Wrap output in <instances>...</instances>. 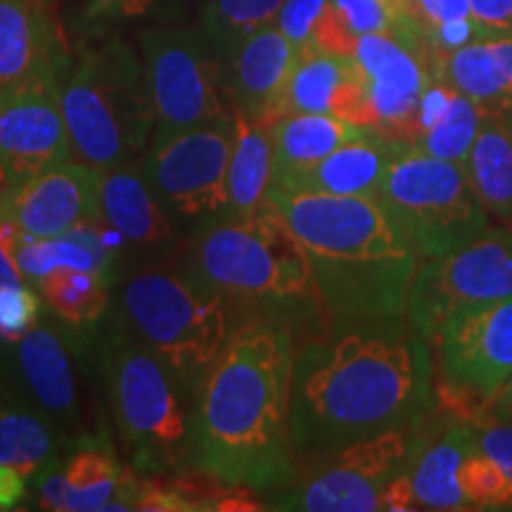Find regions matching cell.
Listing matches in <instances>:
<instances>
[{
	"mask_svg": "<svg viewBox=\"0 0 512 512\" xmlns=\"http://www.w3.org/2000/svg\"><path fill=\"white\" fill-rule=\"evenodd\" d=\"M432 347L448 394L465 403L498 399L512 382V299L458 313Z\"/></svg>",
	"mask_w": 512,
	"mask_h": 512,
	"instance_id": "14",
	"label": "cell"
},
{
	"mask_svg": "<svg viewBox=\"0 0 512 512\" xmlns=\"http://www.w3.org/2000/svg\"><path fill=\"white\" fill-rule=\"evenodd\" d=\"M380 510H389V512L418 510V501H415L413 482H411V475H408V470L399 472L392 482L384 486L382 498H380Z\"/></svg>",
	"mask_w": 512,
	"mask_h": 512,
	"instance_id": "41",
	"label": "cell"
},
{
	"mask_svg": "<svg viewBox=\"0 0 512 512\" xmlns=\"http://www.w3.org/2000/svg\"><path fill=\"white\" fill-rule=\"evenodd\" d=\"M192 273L228 302L294 309L318 297L309 254L273 204L228 216L207 230L192 254Z\"/></svg>",
	"mask_w": 512,
	"mask_h": 512,
	"instance_id": "5",
	"label": "cell"
},
{
	"mask_svg": "<svg viewBox=\"0 0 512 512\" xmlns=\"http://www.w3.org/2000/svg\"><path fill=\"white\" fill-rule=\"evenodd\" d=\"M53 64V36L41 0H0V86H15Z\"/></svg>",
	"mask_w": 512,
	"mask_h": 512,
	"instance_id": "27",
	"label": "cell"
},
{
	"mask_svg": "<svg viewBox=\"0 0 512 512\" xmlns=\"http://www.w3.org/2000/svg\"><path fill=\"white\" fill-rule=\"evenodd\" d=\"M266 202L290 223L316 275L323 311L339 328L406 318L420 254L370 197L271 185Z\"/></svg>",
	"mask_w": 512,
	"mask_h": 512,
	"instance_id": "3",
	"label": "cell"
},
{
	"mask_svg": "<svg viewBox=\"0 0 512 512\" xmlns=\"http://www.w3.org/2000/svg\"><path fill=\"white\" fill-rule=\"evenodd\" d=\"M83 228L57 238H27L22 235L17 245V266L27 280H43L60 268L72 271H100L110 268V254L93 235L81 238Z\"/></svg>",
	"mask_w": 512,
	"mask_h": 512,
	"instance_id": "30",
	"label": "cell"
},
{
	"mask_svg": "<svg viewBox=\"0 0 512 512\" xmlns=\"http://www.w3.org/2000/svg\"><path fill=\"white\" fill-rule=\"evenodd\" d=\"M401 145V140L387 138L377 131H366L361 138L339 145L318 164L297 171V174L275 178L271 185L285 190L377 200L382 178Z\"/></svg>",
	"mask_w": 512,
	"mask_h": 512,
	"instance_id": "21",
	"label": "cell"
},
{
	"mask_svg": "<svg viewBox=\"0 0 512 512\" xmlns=\"http://www.w3.org/2000/svg\"><path fill=\"white\" fill-rule=\"evenodd\" d=\"M328 5L330 0H285L275 24L294 46L306 53V50H313V41H316Z\"/></svg>",
	"mask_w": 512,
	"mask_h": 512,
	"instance_id": "37",
	"label": "cell"
},
{
	"mask_svg": "<svg viewBox=\"0 0 512 512\" xmlns=\"http://www.w3.org/2000/svg\"><path fill=\"white\" fill-rule=\"evenodd\" d=\"M64 437L36 406L12 392L0 389V465L36 479L60 456Z\"/></svg>",
	"mask_w": 512,
	"mask_h": 512,
	"instance_id": "24",
	"label": "cell"
},
{
	"mask_svg": "<svg viewBox=\"0 0 512 512\" xmlns=\"http://www.w3.org/2000/svg\"><path fill=\"white\" fill-rule=\"evenodd\" d=\"M330 5L358 38L366 34H392L406 24L384 8L380 0H330Z\"/></svg>",
	"mask_w": 512,
	"mask_h": 512,
	"instance_id": "38",
	"label": "cell"
},
{
	"mask_svg": "<svg viewBox=\"0 0 512 512\" xmlns=\"http://www.w3.org/2000/svg\"><path fill=\"white\" fill-rule=\"evenodd\" d=\"M36 482L41 508L46 510H136L138 482L100 439L83 437L62 465L55 460L36 477Z\"/></svg>",
	"mask_w": 512,
	"mask_h": 512,
	"instance_id": "17",
	"label": "cell"
},
{
	"mask_svg": "<svg viewBox=\"0 0 512 512\" xmlns=\"http://www.w3.org/2000/svg\"><path fill=\"white\" fill-rule=\"evenodd\" d=\"M41 302L24 283L0 287V339L17 342L36 328Z\"/></svg>",
	"mask_w": 512,
	"mask_h": 512,
	"instance_id": "36",
	"label": "cell"
},
{
	"mask_svg": "<svg viewBox=\"0 0 512 512\" xmlns=\"http://www.w3.org/2000/svg\"><path fill=\"white\" fill-rule=\"evenodd\" d=\"M505 399H508V403H510V408H512V382H510V387L508 389H505Z\"/></svg>",
	"mask_w": 512,
	"mask_h": 512,
	"instance_id": "45",
	"label": "cell"
},
{
	"mask_svg": "<svg viewBox=\"0 0 512 512\" xmlns=\"http://www.w3.org/2000/svg\"><path fill=\"white\" fill-rule=\"evenodd\" d=\"M380 3L387 8L392 15H396L401 22H411L408 15H411V0H380Z\"/></svg>",
	"mask_w": 512,
	"mask_h": 512,
	"instance_id": "44",
	"label": "cell"
},
{
	"mask_svg": "<svg viewBox=\"0 0 512 512\" xmlns=\"http://www.w3.org/2000/svg\"><path fill=\"white\" fill-rule=\"evenodd\" d=\"M10 344L8 387L36 406L64 439L79 430V392L67 344L53 328H34Z\"/></svg>",
	"mask_w": 512,
	"mask_h": 512,
	"instance_id": "18",
	"label": "cell"
},
{
	"mask_svg": "<svg viewBox=\"0 0 512 512\" xmlns=\"http://www.w3.org/2000/svg\"><path fill=\"white\" fill-rule=\"evenodd\" d=\"M370 128L316 112H292L268 126L273 145V181L309 169L339 145L361 138Z\"/></svg>",
	"mask_w": 512,
	"mask_h": 512,
	"instance_id": "26",
	"label": "cell"
},
{
	"mask_svg": "<svg viewBox=\"0 0 512 512\" xmlns=\"http://www.w3.org/2000/svg\"><path fill=\"white\" fill-rule=\"evenodd\" d=\"M121 313L128 332L155 351L192 394L233 335L228 297L195 273L152 268L133 275L121 290Z\"/></svg>",
	"mask_w": 512,
	"mask_h": 512,
	"instance_id": "6",
	"label": "cell"
},
{
	"mask_svg": "<svg viewBox=\"0 0 512 512\" xmlns=\"http://www.w3.org/2000/svg\"><path fill=\"white\" fill-rule=\"evenodd\" d=\"M512 299V230L486 228L477 240L418 266L406 318L434 344L448 320L477 306Z\"/></svg>",
	"mask_w": 512,
	"mask_h": 512,
	"instance_id": "11",
	"label": "cell"
},
{
	"mask_svg": "<svg viewBox=\"0 0 512 512\" xmlns=\"http://www.w3.org/2000/svg\"><path fill=\"white\" fill-rule=\"evenodd\" d=\"M41 3H50V0H41Z\"/></svg>",
	"mask_w": 512,
	"mask_h": 512,
	"instance_id": "47",
	"label": "cell"
},
{
	"mask_svg": "<svg viewBox=\"0 0 512 512\" xmlns=\"http://www.w3.org/2000/svg\"><path fill=\"white\" fill-rule=\"evenodd\" d=\"M299 57L302 50L278 29V24L249 36L230 57L235 110L247 114L254 124L271 126L278 119L280 100Z\"/></svg>",
	"mask_w": 512,
	"mask_h": 512,
	"instance_id": "20",
	"label": "cell"
},
{
	"mask_svg": "<svg viewBox=\"0 0 512 512\" xmlns=\"http://www.w3.org/2000/svg\"><path fill=\"white\" fill-rule=\"evenodd\" d=\"M475 427V425H472ZM477 446L508 475L512 482V425L475 427Z\"/></svg>",
	"mask_w": 512,
	"mask_h": 512,
	"instance_id": "40",
	"label": "cell"
},
{
	"mask_svg": "<svg viewBox=\"0 0 512 512\" xmlns=\"http://www.w3.org/2000/svg\"><path fill=\"white\" fill-rule=\"evenodd\" d=\"M292 112L332 114L373 131L366 83L354 57L306 50L287 81L278 119Z\"/></svg>",
	"mask_w": 512,
	"mask_h": 512,
	"instance_id": "19",
	"label": "cell"
},
{
	"mask_svg": "<svg viewBox=\"0 0 512 512\" xmlns=\"http://www.w3.org/2000/svg\"><path fill=\"white\" fill-rule=\"evenodd\" d=\"M408 19L439 57L484 38L472 17L470 0H411Z\"/></svg>",
	"mask_w": 512,
	"mask_h": 512,
	"instance_id": "33",
	"label": "cell"
},
{
	"mask_svg": "<svg viewBox=\"0 0 512 512\" xmlns=\"http://www.w3.org/2000/svg\"><path fill=\"white\" fill-rule=\"evenodd\" d=\"M484 114L486 110L482 105H477L472 98L458 93L444 117H441L432 128H427L413 147L427 152V155H434L439 159H446V162H456L463 166L467 152H470L472 143H475L479 126H482Z\"/></svg>",
	"mask_w": 512,
	"mask_h": 512,
	"instance_id": "34",
	"label": "cell"
},
{
	"mask_svg": "<svg viewBox=\"0 0 512 512\" xmlns=\"http://www.w3.org/2000/svg\"><path fill=\"white\" fill-rule=\"evenodd\" d=\"M140 48L155 136L233 121L221 93V57L202 31L150 29Z\"/></svg>",
	"mask_w": 512,
	"mask_h": 512,
	"instance_id": "10",
	"label": "cell"
},
{
	"mask_svg": "<svg viewBox=\"0 0 512 512\" xmlns=\"http://www.w3.org/2000/svg\"><path fill=\"white\" fill-rule=\"evenodd\" d=\"M508 223H510V228H512V211H510V216H508Z\"/></svg>",
	"mask_w": 512,
	"mask_h": 512,
	"instance_id": "46",
	"label": "cell"
},
{
	"mask_svg": "<svg viewBox=\"0 0 512 512\" xmlns=\"http://www.w3.org/2000/svg\"><path fill=\"white\" fill-rule=\"evenodd\" d=\"M460 482L470 510H510L512 482L508 475L475 444L465 458Z\"/></svg>",
	"mask_w": 512,
	"mask_h": 512,
	"instance_id": "35",
	"label": "cell"
},
{
	"mask_svg": "<svg viewBox=\"0 0 512 512\" xmlns=\"http://www.w3.org/2000/svg\"><path fill=\"white\" fill-rule=\"evenodd\" d=\"M475 444V427L463 422V425L448 427L434 444L413 458L408 475H411L418 508L470 510L460 472Z\"/></svg>",
	"mask_w": 512,
	"mask_h": 512,
	"instance_id": "25",
	"label": "cell"
},
{
	"mask_svg": "<svg viewBox=\"0 0 512 512\" xmlns=\"http://www.w3.org/2000/svg\"><path fill=\"white\" fill-rule=\"evenodd\" d=\"M439 74L486 112H512V36H489L439 57Z\"/></svg>",
	"mask_w": 512,
	"mask_h": 512,
	"instance_id": "23",
	"label": "cell"
},
{
	"mask_svg": "<svg viewBox=\"0 0 512 512\" xmlns=\"http://www.w3.org/2000/svg\"><path fill=\"white\" fill-rule=\"evenodd\" d=\"M377 202L399 223L420 259L456 252L489 228V209L463 166L406 143L382 178Z\"/></svg>",
	"mask_w": 512,
	"mask_h": 512,
	"instance_id": "8",
	"label": "cell"
},
{
	"mask_svg": "<svg viewBox=\"0 0 512 512\" xmlns=\"http://www.w3.org/2000/svg\"><path fill=\"white\" fill-rule=\"evenodd\" d=\"M72 157L57 64L0 86V190Z\"/></svg>",
	"mask_w": 512,
	"mask_h": 512,
	"instance_id": "15",
	"label": "cell"
},
{
	"mask_svg": "<svg viewBox=\"0 0 512 512\" xmlns=\"http://www.w3.org/2000/svg\"><path fill=\"white\" fill-rule=\"evenodd\" d=\"M354 62L366 83L373 131L411 145L422 95L439 76V55L406 22L392 34L358 38Z\"/></svg>",
	"mask_w": 512,
	"mask_h": 512,
	"instance_id": "13",
	"label": "cell"
},
{
	"mask_svg": "<svg viewBox=\"0 0 512 512\" xmlns=\"http://www.w3.org/2000/svg\"><path fill=\"white\" fill-rule=\"evenodd\" d=\"M285 0H202V34L219 57H233L249 36L271 27Z\"/></svg>",
	"mask_w": 512,
	"mask_h": 512,
	"instance_id": "31",
	"label": "cell"
},
{
	"mask_svg": "<svg viewBox=\"0 0 512 512\" xmlns=\"http://www.w3.org/2000/svg\"><path fill=\"white\" fill-rule=\"evenodd\" d=\"M155 0H91L88 15L91 17H143Z\"/></svg>",
	"mask_w": 512,
	"mask_h": 512,
	"instance_id": "42",
	"label": "cell"
},
{
	"mask_svg": "<svg viewBox=\"0 0 512 512\" xmlns=\"http://www.w3.org/2000/svg\"><path fill=\"white\" fill-rule=\"evenodd\" d=\"M292 370L285 328L256 320L233 332L192 396V465L223 484H290Z\"/></svg>",
	"mask_w": 512,
	"mask_h": 512,
	"instance_id": "2",
	"label": "cell"
},
{
	"mask_svg": "<svg viewBox=\"0 0 512 512\" xmlns=\"http://www.w3.org/2000/svg\"><path fill=\"white\" fill-rule=\"evenodd\" d=\"M27 498V477L12 467L0 465V512L15 510Z\"/></svg>",
	"mask_w": 512,
	"mask_h": 512,
	"instance_id": "43",
	"label": "cell"
},
{
	"mask_svg": "<svg viewBox=\"0 0 512 512\" xmlns=\"http://www.w3.org/2000/svg\"><path fill=\"white\" fill-rule=\"evenodd\" d=\"M60 95L76 162L107 171L145 150L155 112L143 64L119 38L83 43Z\"/></svg>",
	"mask_w": 512,
	"mask_h": 512,
	"instance_id": "4",
	"label": "cell"
},
{
	"mask_svg": "<svg viewBox=\"0 0 512 512\" xmlns=\"http://www.w3.org/2000/svg\"><path fill=\"white\" fill-rule=\"evenodd\" d=\"M38 292L43 294L50 311L69 325L95 323L110 304L107 273L100 271L60 268L38 280Z\"/></svg>",
	"mask_w": 512,
	"mask_h": 512,
	"instance_id": "32",
	"label": "cell"
},
{
	"mask_svg": "<svg viewBox=\"0 0 512 512\" xmlns=\"http://www.w3.org/2000/svg\"><path fill=\"white\" fill-rule=\"evenodd\" d=\"M482 36H512V0H470Z\"/></svg>",
	"mask_w": 512,
	"mask_h": 512,
	"instance_id": "39",
	"label": "cell"
},
{
	"mask_svg": "<svg viewBox=\"0 0 512 512\" xmlns=\"http://www.w3.org/2000/svg\"><path fill=\"white\" fill-rule=\"evenodd\" d=\"M0 219L27 238H57L100 219V171L76 159L0 190Z\"/></svg>",
	"mask_w": 512,
	"mask_h": 512,
	"instance_id": "16",
	"label": "cell"
},
{
	"mask_svg": "<svg viewBox=\"0 0 512 512\" xmlns=\"http://www.w3.org/2000/svg\"><path fill=\"white\" fill-rule=\"evenodd\" d=\"M112 415L133 465L143 472L192 465V394L185 382L131 332L117 335L105 358Z\"/></svg>",
	"mask_w": 512,
	"mask_h": 512,
	"instance_id": "7",
	"label": "cell"
},
{
	"mask_svg": "<svg viewBox=\"0 0 512 512\" xmlns=\"http://www.w3.org/2000/svg\"><path fill=\"white\" fill-rule=\"evenodd\" d=\"M273 181V145L266 126L247 114L233 112V152H230L228 216H249L266 202Z\"/></svg>",
	"mask_w": 512,
	"mask_h": 512,
	"instance_id": "29",
	"label": "cell"
},
{
	"mask_svg": "<svg viewBox=\"0 0 512 512\" xmlns=\"http://www.w3.org/2000/svg\"><path fill=\"white\" fill-rule=\"evenodd\" d=\"M100 219L143 247H162L176 238V221L147 181L143 166L133 162L100 171Z\"/></svg>",
	"mask_w": 512,
	"mask_h": 512,
	"instance_id": "22",
	"label": "cell"
},
{
	"mask_svg": "<svg viewBox=\"0 0 512 512\" xmlns=\"http://www.w3.org/2000/svg\"><path fill=\"white\" fill-rule=\"evenodd\" d=\"M489 214L508 221L512 211V112H486L463 164Z\"/></svg>",
	"mask_w": 512,
	"mask_h": 512,
	"instance_id": "28",
	"label": "cell"
},
{
	"mask_svg": "<svg viewBox=\"0 0 512 512\" xmlns=\"http://www.w3.org/2000/svg\"><path fill=\"white\" fill-rule=\"evenodd\" d=\"M233 121L155 136L143 171L171 219L197 233L228 219Z\"/></svg>",
	"mask_w": 512,
	"mask_h": 512,
	"instance_id": "9",
	"label": "cell"
},
{
	"mask_svg": "<svg viewBox=\"0 0 512 512\" xmlns=\"http://www.w3.org/2000/svg\"><path fill=\"white\" fill-rule=\"evenodd\" d=\"M434 403L432 344L411 320H380L294 351L290 439L320 458L394 427H415Z\"/></svg>",
	"mask_w": 512,
	"mask_h": 512,
	"instance_id": "1",
	"label": "cell"
},
{
	"mask_svg": "<svg viewBox=\"0 0 512 512\" xmlns=\"http://www.w3.org/2000/svg\"><path fill=\"white\" fill-rule=\"evenodd\" d=\"M411 427H394L332 451L309 477L287 484L273 508L304 512L380 510L384 486L411 465Z\"/></svg>",
	"mask_w": 512,
	"mask_h": 512,
	"instance_id": "12",
	"label": "cell"
}]
</instances>
